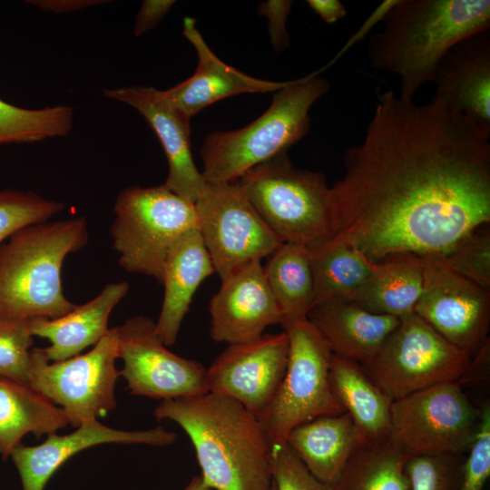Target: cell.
<instances>
[{
	"label": "cell",
	"mask_w": 490,
	"mask_h": 490,
	"mask_svg": "<svg viewBox=\"0 0 490 490\" xmlns=\"http://www.w3.org/2000/svg\"><path fill=\"white\" fill-rule=\"evenodd\" d=\"M322 70L291 80L274 93L270 107L250 124L209 134L201 147V172L209 183L237 181L253 167L288 152L310 130L309 110L328 92Z\"/></svg>",
	"instance_id": "5b68a950"
},
{
	"label": "cell",
	"mask_w": 490,
	"mask_h": 490,
	"mask_svg": "<svg viewBox=\"0 0 490 490\" xmlns=\"http://www.w3.org/2000/svg\"><path fill=\"white\" fill-rule=\"evenodd\" d=\"M183 34L195 48L198 66L187 80L163 90L169 102L190 119L211 103L244 93H275L289 81L258 79L228 65L208 46L196 27V20L183 19Z\"/></svg>",
	"instance_id": "ffe728a7"
},
{
	"label": "cell",
	"mask_w": 490,
	"mask_h": 490,
	"mask_svg": "<svg viewBox=\"0 0 490 490\" xmlns=\"http://www.w3.org/2000/svg\"><path fill=\"white\" fill-rule=\"evenodd\" d=\"M263 270L282 313L283 324L307 318L314 303V277L309 249L299 244L282 243L269 256Z\"/></svg>",
	"instance_id": "83f0119b"
},
{
	"label": "cell",
	"mask_w": 490,
	"mask_h": 490,
	"mask_svg": "<svg viewBox=\"0 0 490 490\" xmlns=\"http://www.w3.org/2000/svg\"><path fill=\"white\" fill-rule=\"evenodd\" d=\"M128 290L129 284L125 281L109 283L93 299L76 305L63 317L29 319L32 335L50 342L43 348L47 359L52 362L64 360L98 343L110 329L111 312Z\"/></svg>",
	"instance_id": "603a6c76"
},
{
	"label": "cell",
	"mask_w": 490,
	"mask_h": 490,
	"mask_svg": "<svg viewBox=\"0 0 490 490\" xmlns=\"http://www.w3.org/2000/svg\"><path fill=\"white\" fill-rule=\"evenodd\" d=\"M479 414L458 382H445L392 401L387 439L408 458L455 456L469 450Z\"/></svg>",
	"instance_id": "30bf717a"
},
{
	"label": "cell",
	"mask_w": 490,
	"mask_h": 490,
	"mask_svg": "<svg viewBox=\"0 0 490 490\" xmlns=\"http://www.w3.org/2000/svg\"><path fill=\"white\" fill-rule=\"evenodd\" d=\"M214 270L198 228L181 234L169 249L162 270L164 296L155 329L166 346L175 343L200 284Z\"/></svg>",
	"instance_id": "7402d4cb"
},
{
	"label": "cell",
	"mask_w": 490,
	"mask_h": 490,
	"mask_svg": "<svg viewBox=\"0 0 490 490\" xmlns=\"http://www.w3.org/2000/svg\"><path fill=\"white\" fill-rule=\"evenodd\" d=\"M288 356L285 331L230 344L206 368L208 390L235 399L258 417L283 380Z\"/></svg>",
	"instance_id": "9a60e30c"
},
{
	"label": "cell",
	"mask_w": 490,
	"mask_h": 490,
	"mask_svg": "<svg viewBox=\"0 0 490 490\" xmlns=\"http://www.w3.org/2000/svg\"><path fill=\"white\" fill-rule=\"evenodd\" d=\"M88 241L83 217L25 226L0 245V317L57 318L74 309L64 296L65 257Z\"/></svg>",
	"instance_id": "277c9868"
},
{
	"label": "cell",
	"mask_w": 490,
	"mask_h": 490,
	"mask_svg": "<svg viewBox=\"0 0 490 490\" xmlns=\"http://www.w3.org/2000/svg\"><path fill=\"white\" fill-rule=\"evenodd\" d=\"M406 473L410 490H456L462 475L453 456H416L408 458Z\"/></svg>",
	"instance_id": "e575fe53"
},
{
	"label": "cell",
	"mask_w": 490,
	"mask_h": 490,
	"mask_svg": "<svg viewBox=\"0 0 490 490\" xmlns=\"http://www.w3.org/2000/svg\"><path fill=\"white\" fill-rule=\"evenodd\" d=\"M194 206L199 232L220 279L282 244L237 181L207 182Z\"/></svg>",
	"instance_id": "7c38bea8"
},
{
	"label": "cell",
	"mask_w": 490,
	"mask_h": 490,
	"mask_svg": "<svg viewBox=\"0 0 490 490\" xmlns=\"http://www.w3.org/2000/svg\"><path fill=\"white\" fill-rule=\"evenodd\" d=\"M432 82V101L490 128L489 31L470 36L450 49Z\"/></svg>",
	"instance_id": "d6986e66"
},
{
	"label": "cell",
	"mask_w": 490,
	"mask_h": 490,
	"mask_svg": "<svg viewBox=\"0 0 490 490\" xmlns=\"http://www.w3.org/2000/svg\"><path fill=\"white\" fill-rule=\"evenodd\" d=\"M308 320L318 329L333 355L368 364L400 318L371 312L350 300H333L314 306Z\"/></svg>",
	"instance_id": "44dd1931"
},
{
	"label": "cell",
	"mask_w": 490,
	"mask_h": 490,
	"mask_svg": "<svg viewBox=\"0 0 490 490\" xmlns=\"http://www.w3.org/2000/svg\"><path fill=\"white\" fill-rule=\"evenodd\" d=\"M397 1V0H385L379 4L365 19L358 30L348 39L335 58L326 67L333 64L338 58L341 57V55L348 52V49L364 39L376 24L383 21L387 12L394 6Z\"/></svg>",
	"instance_id": "ab89813d"
},
{
	"label": "cell",
	"mask_w": 490,
	"mask_h": 490,
	"mask_svg": "<svg viewBox=\"0 0 490 490\" xmlns=\"http://www.w3.org/2000/svg\"><path fill=\"white\" fill-rule=\"evenodd\" d=\"M472 355L453 345L414 312L400 318L374 358L363 368L393 401L445 382H457Z\"/></svg>",
	"instance_id": "9c48e42d"
},
{
	"label": "cell",
	"mask_w": 490,
	"mask_h": 490,
	"mask_svg": "<svg viewBox=\"0 0 490 490\" xmlns=\"http://www.w3.org/2000/svg\"><path fill=\"white\" fill-rule=\"evenodd\" d=\"M183 490H213L211 487L207 486L201 475H195L191 482L185 486Z\"/></svg>",
	"instance_id": "7bdbcfd3"
},
{
	"label": "cell",
	"mask_w": 490,
	"mask_h": 490,
	"mask_svg": "<svg viewBox=\"0 0 490 490\" xmlns=\"http://www.w3.org/2000/svg\"><path fill=\"white\" fill-rule=\"evenodd\" d=\"M310 252L313 307L333 300L353 301L377 265V261L365 253L345 245H324Z\"/></svg>",
	"instance_id": "f1b7e54d"
},
{
	"label": "cell",
	"mask_w": 490,
	"mask_h": 490,
	"mask_svg": "<svg viewBox=\"0 0 490 490\" xmlns=\"http://www.w3.org/2000/svg\"><path fill=\"white\" fill-rule=\"evenodd\" d=\"M490 476V407L480 410L475 437L468 456L462 466V475L456 490H485Z\"/></svg>",
	"instance_id": "d590c367"
},
{
	"label": "cell",
	"mask_w": 490,
	"mask_h": 490,
	"mask_svg": "<svg viewBox=\"0 0 490 490\" xmlns=\"http://www.w3.org/2000/svg\"><path fill=\"white\" fill-rule=\"evenodd\" d=\"M344 166L329 190L324 245L348 246L375 261L441 257L490 223V128L432 100L378 93Z\"/></svg>",
	"instance_id": "6da1fadb"
},
{
	"label": "cell",
	"mask_w": 490,
	"mask_h": 490,
	"mask_svg": "<svg viewBox=\"0 0 490 490\" xmlns=\"http://www.w3.org/2000/svg\"><path fill=\"white\" fill-rule=\"evenodd\" d=\"M73 122V109L67 105L32 110L0 99V144L34 142L66 136Z\"/></svg>",
	"instance_id": "4dcf8cb0"
},
{
	"label": "cell",
	"mask_w": 490,
	"mask_h": 490,
	"mask_svg": "<svg viewBox=\"0 0 490 490\" xmlns=\"http://www.w3.org/2000/svg\"><path fill=\"white\" fill-rule=\"evenodd\" d=\"M153 415L187 434L203 483L213 490H271V450L256 415L212 392L162 400Z\"/></svg>",
	"instance_id": "7a4b0ae2"
},
{
	"label": "cell",
	"mask_w": 490,
	"mask_h": 490,
	"mask_svg": "<svg viewBox=\"0 0 490 490\" xmlns=\"http://www.w3.org/2000/svg\"><path fill=\"white\" fill-rule=\"evenodd\" d=\"M438 258L454 272L490 289V223L477 227Z\"/></svg>",
	"instance_id": "d6a6232c"
},
{
	"label": "cell",
	"mask_w": 490,
	"mask_h": 490,
	"mask_svg": "<svg viewBox=\"0 0 490 490\" xmlns=\"http://www.w3.org/2000/svg\"><path fill=\"white\" fill-rule=\"evenodd\" d=\"M350 416H321L294 427L285 444L320 481L335 485L353 453L366 442Z\"/></svg>",
	"instance_id": "cb8c5ba5"
},
{
	"label": "cell",
	"mask_w": 490,
	"mask_h": 490,
	"mask_svg": "<svg viewBox=\"0 0 490 490\" xmlns=\"http://www.w3.org/2000/svg\"><path fill=\"white\" fill-rule=\"evenodd\" d=\"M292 5V1L287 0H270L259 5V14L269 19L270 36L276 51H281L289 46L286 22Z\"/></svg>",
	"instance_id": "74e56055"
},
{
	"label": "cell",
	"mask_w": 490,
	"mask_h": 490,
	"mask_svg": "<svg viewBox=\"0 0 490 490\" xmlns=\"http://www.w3.org/2000/svg\"><path fill=\"white\" fill-rule=\"evenodd\" d=\"M408 457L387 438L366 441L350 456L335 490H410Z\"/></svg>",
	"instance_id": "f546056e"
},
{
	"label": "cell",
	"mask_w": 490,
	"mask_h": 490,
	"mask_svg": "<svg viewBox=\"0 0 490 490\" xmlns=\"http://www.w3.org/2000/svg\"><path fill=\"white\" fill-rule=\"evenodd\" d=\"M34 336L29 320L0 317V375L27 385Z\"/></svg>",
	"instance_id": "836d02e7"
},
{
	"label": "cell",
	"mask_w": 490,
	"mask_h": 490,
	"mask_svg": "<svg viewBox=\"0 0 490 490\" xmlns=\"http://www.w3.org/2000/svg\"><path fill=\"white\" fill-rule=\"evenodd\" d=\"M175 1L145 0L137 15L133 33L142 35L154 28L166 15Z\"/></svg>",
	"instance_id": "f35d334b"
},
{
	"label": "cell",
	"mask_w": 490,
	"mask_h": 490,
	"mask_svg": "<svg viewBox=\"0 0 490 490\" xmlns=\"http://www.w3.org/2000/svg\"><path fill=\"white\" fill-rule=\"evenodd\" d=\"M32 5L38 6L39 8L54 12L64 13L68 11H74L87 7L93 5H99L100 3H106V1H92V0H62V1H29Z\"/></svg>",
	"instance_id": "b9f144b4"
},
{
	"label": "cell",
	"mask_w": 490,
	"mask_h": 490,
	"mask_svg": "<svg viewBox=\"0 0 490 490\" xmlns=\"http://www.w3.org/2000/svg\"><path fill=\"white\" fill-rule=\"evenodd\" d=\"M237 183L282 243L313 250L330 240L327 179L321 172L294 166L288 152L249 170Z\"/></svg>",
	"instance_id": "8992f818"
},
{
	"label": "cell",
	"mask_w": 490,
	"mask_h": 490,
	"mask_svg": "<svg viewBox=\"0 0 490 490\" xmlns=\"http://www.w3.org/2000/svg\"><path fill=\"white\" fill-rule=\"evenodd\" d=\"M118 358L115 327L88 352L61 361H49L43 348L34 347L27 386L62 408L69 425L77 427L116 407Z\"/></svg>",
	"instance_id": "8fae6325"
},
{
	"label": "cell",
	"mask_w": 490,
	"mask_h": 490,
	"mask_svg": "<svg viewBox=\"0 0 490 490\" xmlns=\"http://www.w3.org/2000/svg\"><path fill=\"white\" fill-rule=\"evenodd\" d=\"M115 328L121 377L131 394L164 400L209 392L207 369L170 351L151 318L131 317Z\"/></svg>",
	"instance_id": "4fadbf2b"
},
{
	"label": "cell",
	"mask_w": 490,
	"mask_h": 490,
	"mask_svg": "<svg viewBox=\"0 0 490 490\" xmlns=\"http://www.w3.org/2000/svg\"><path fill=\"white\" fill-rule=\"evenodd\" d=\"M270 450L276 490H335L314 476L286 444Z\"/></svg>",
	"instance_id": "8d00e7d4"
},
{
	"label": "cell",
	"mask_w": 490,
	"mask_h": 490,
	"mask_svg": "<svg viewBox=\"0 0 490 490\" xmlns=\"http://www.w3.org/2000/svg\"><path fill=\"white\" fill-rule=\"evenodd\" d=\"M113 210L111 236L119 264L162 283L169 249L181 234L198 228L194 204L164 184L131 186L118 194Z\"/></svg>",
	"instance_id": "52a82bcc"
},
{
	"label": "cell",
	"mask_w": 490,
	"mask_h": 490,
	"mask_svg": "<svg viewBox=\"0 0 490 490\" xmlns=\"http://www.w3.org/2000/svg\"><path fill=\"white\" fill-rule=\"evenodd\" d=\"M368 44L370 65L397 77L413 100L456 44L489 31V0H397Z\"/></svg>",
	"instance_id": "3957f363"
},
{
	"label": "cell",
	"mask_w": 490,
	"mask_h": 490,
	"mask_svg": "<svg viewBox=\"0 0 490 490\" xmlns=\"http://www.w3.org/2000/svg\"><path fill=\"white\" fill-rule=\"evenodd\" d=\"M282 327L289 340L285 376L258 416L270 449L284 445L299 425L345 412L330 386L332 352L324 338L308 318L285 322Z\"/></svg>",
	"instance_id": "ba28073f"
},
{
	"label": "cell",
	"mask_w": 490,
	"mask_h": 490,
	"mask_svg": "<svg viewBox=\"0 0 490 490\" xmlns=\"http://www.w3.org/2000/svg\"><path fill=\"white\" fill-rule=\"evenodd\" d=\"M309 8L326 24H335L348 13L345 5L338 0H308Z\"/></svg>",
	"instance_id": "60d3db41"
},
{
	"label": "cell",
	"mask_w": 490,
	"mask_h": 490,
	"mask_svg": "<svg viewBox=\"0 0 490 490\" xmlns=\"http://www.w3.org/2000/svg\"><path fill=\"white\" fill-rule=\"evenodd\" d=\"M176 439L174 432L161 426L145 430H122L93 419L81 424L67 435L51 434L40 445L21 444L10 458L19 474L23 490H44L61 466L92 446L103 444L164 446L173 444Z\"/></svg>",
	"instance_id": "e0dca14e"
},
{
	"label": "cell",
	"mask_w": 490,
	"mask_h": 490,
	"mask_svg": "<svg viewBox=\"0 0 490 490\" xmlns=\"http://www.w3.org/2000/svg\"><path fill=\"white\" fill-rule=\"evenodd\" d=\"M424 258L402 254L377 261L370 278L353 299L377 314L402 318L414 312L424 287Z\"/></svg>",
	"instance_id": "4316f807"
},
{
	"label": "cell",
	"mask_w": 490,
	"mask_h": 490,
	"mask_svg": "<svg viewBox=\"0 0 490 490\" xmlns=\"http://www.w3.org/2000/svg\"><path fill=\"white\" fill-rule=\"evenodd\" d=\"M64 209L63 202L34 192L0 190V245L18 230L47 221Z\"/></svg>",
	"instance_id": "1f68e13d"
},
{
	"label": "cell",
	"mask_w": 490,
	"mask_h": 490,
	"mask_svg": "<svg viewBox=\"0 0 490 490\" xmlns=\"http://www.w3.org/2000/svg\"><path fill=\"white\" fill-rule=\"evenodd\" d=\"M424 287L414 313L453 345L476 354L489 341L490 289L424 258Z\"/></svg>",
	"instance_id": "5bb4252c"
},
{
	"label": "cell",
	"mask_w": 490,
	"mask_h": 490,
	"mask_svg": "<svg viewBox=\"0 0 490 490\" xmlns=\"http://www.w3.org/2000/svg\"><path fill=\"white\" fill-rule=\"evenodd\" d=\"M69 425L64 410L27 385L0 375V458L29 435L36 438L57 433Z\"/></svg>",
	"instance_id": "d4e9b609"
},
{
	"label": "cell",
	"mask_w": 490,
	"mask_h": 490,
	"mask_svg": "<svg viewBox=\"0 0 490 490\" xmlns=\"http://www.w3.org/2000/svg\"><path fill=\"white\" fill-rule=\"evenodd\" d=\"M271 490H276V489H275L274 483H273V486H272Z\"/></svg>",
	"instance_id": "ee69618b"
},
{
	"label": "cell",
	"mask_w": 490,
	"mask_h": 490,
	"mask_svg": "<svg viewBox=\"0 0 490 490\" xmlns=\"http://www.w3.org/2000/svg\"><path fill=\"white\" fill-rule=\"evenodd\" d=\"M329 382L337 399L367 441L387 438L392 400L360 364L332 354Z\"/></svg>",
	"instance_id": "484cf974"
},
{
	"label": "cell",
	"mask_w": 490,
	"mask_h": 490,
	"mask_svg": "<svg viewBox=\"0 0 490 490\" xmlns=\"http://www.w3.org/2000/svg\"><path fill=\"white\" fill-rule=\"evenodd\" d=\"M209 312L211 338L229 345L256 339L267 327L284 321L260 261L247 264L222 279L210 301Z\"/></svg>",
	"instance_id": "2e32d148"
},
{
	"label": "cell",
	"mask_w": 490,
	"mask_h": 490,
	"mask_svg": "<svg viewBox=\"0 0 490 490\" xmlns=\"http://www.w3.org/2000/svg\"><path fill=\"white\" fill-rule=\"evenodd\" d=\"M103 95L136 109L159 138L169 165L163 183L182 199L195 203L206 181L195 165L191 152L190 119L166 98L162 90L146 86L104 89Z\"/></svg>",
	"instance_id": "ac0fdd59"
}]
</instances>
